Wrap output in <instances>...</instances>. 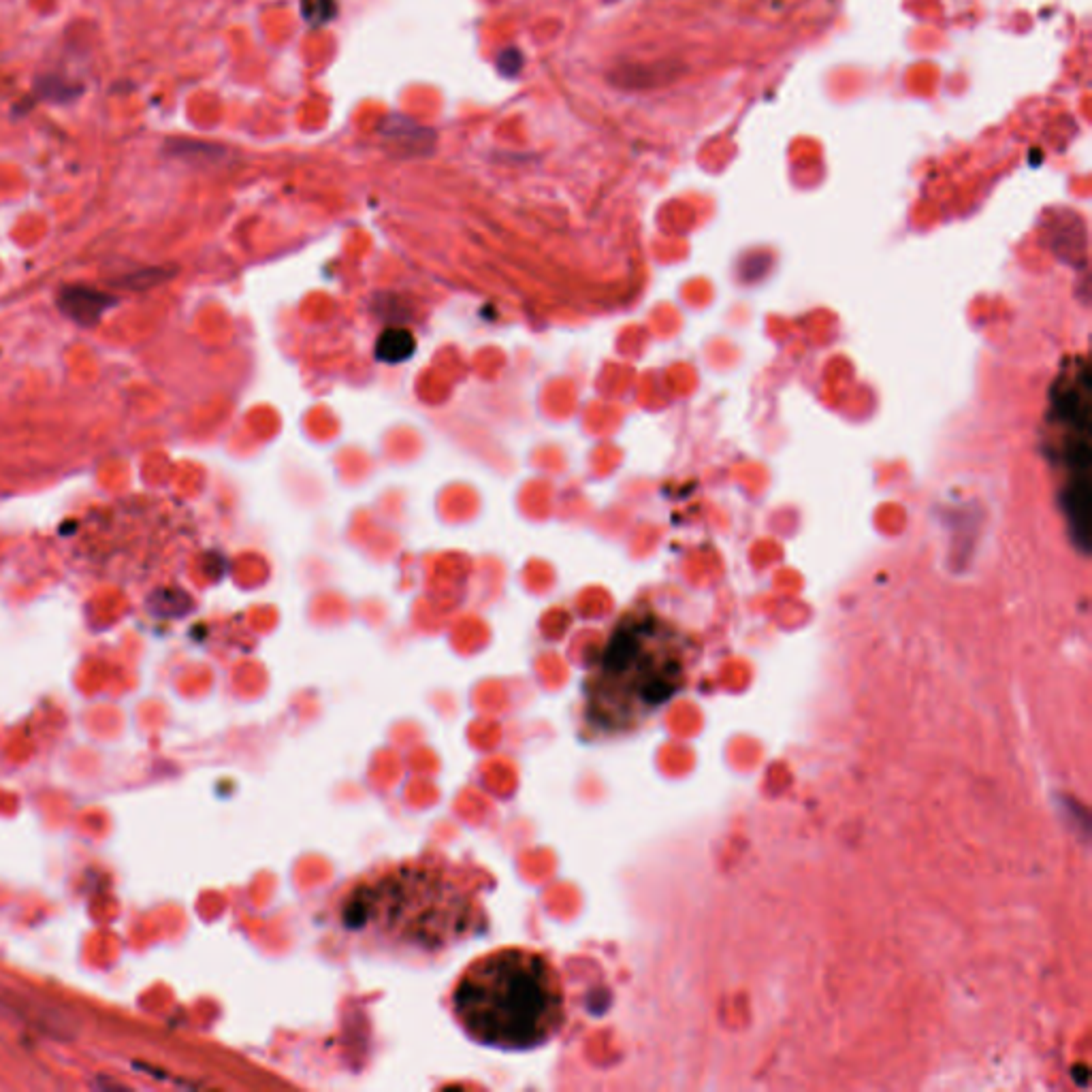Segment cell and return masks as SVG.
<instances>
[{
	"label": "cell",
	"instance_id": "cell-1",
	"mask_svg": "<svg viewBox=\"0 0 1092 1092\" xmlns=\"http://www.w3.org/2000/svg\"><path fill=\"white\" fill-rule=\"evenodd\" d=\"M455 1018L495 1050H534L564 1024L566 999L553 962L525 947L474 960L453 990Z\"/></svg>",
	"mask_w": 1092,
	"mask_h": 1092
},
{
	"label": "cell",
	"instance_id": "cell-2",
	"mask_svg": "<svg viewBox=\"0 0 1092 1092\" xmlns=\"http://www.w3.org/2000/svg\"><path fill=\"white\" fill-rule=\"evenodd\" d=\"M342 922L391 950L440 954L474 933L478 911L470 892L448 873L406 864L352 890Z\"/></svg>",
	"mask_w": 1092,
	"mask_h": 1092
},
{
	"label": "cell",
	"instance_id": "cell-3",
	"mask_svg": "<svg viewBox=\"0 0 1092 1092\" xmlns=\"http://www.w3.org/2000/svg\"><path fill=\"white\" fill-rule=\"evenodd\" d=\"M683 636L655 615L617 623L585 681V717L602 732H630L679 692Z\"/></svg>",
	"mask_w": 1092,
	"mask_h": 1092
},
{
	"label": "cell",
	"instance_id": "cell-4",
	"mask_svg": "<svg viewBox=\"0 0 1092 1092\" xmlns=\"http://www.w3.org/2000/svg\"><path fill=\"white\" fill-rule=\"evenodd\" d=\"M1090 406L1088 369L1075 357L1052 387L1048 412V453L1061 472V504L1071 536L1088 549L1090 532Z\"/></svg>",
	"mask_w": 1092,
	"mask_h": 1092
},
{
	"label": "cell",
	"instance_id": "cell-5",
	"mask_svg": "<svg viewBox=\"0 0 1092 1092\" xmlns=\"http://www.w3.org/2000/svg\"><path fill=\"white\" fill-rule=\"evenodd\" d=\"M60 310L79 325L99 323L103 314L116 305V299L90 286H67L58 297Z\"/></svg>",
	"mask_w": 1092,
	"mask_h": 1092
},
{
	"label": "cell",
	"instance_id": "cell-6",
	"mask_svg": "<svg viewBox=\"0 0 1092 1092\" xmlns=\"http://www.w3.org/2000/svg\"><path fill=\"white\" fill-rule=\"evenodd\" d=\"M384 139L401 150H431L433 133L408 118H391L384 124Z\"/></svg>",
	"mask_w": 1092,
	"mask_h": 1092
},
{
	"label": "cell",
	"instance_id": "cell-7",
	"mask_svg": "<svg viewBox=\"0 0 1092 1092\" xmlns=\"http://www.w3.org/2000/svg\"><path fill=\"white\" fill-rule=\"evenodd\" d=\"M169 152L171 156H180V158H186V160H216L222 156V148L218 146H212V143H201V141H186V139H173L169 143Z\"/></svg>",
	"mask_w": 1092,
	"mask_h": 1092
},
{
	"label": "cell",
	"instance_id": "cell-8",
	"mask_svg": "<svg viewBox=\"0 0 1092 1092\" xmlns=\"http://www.w3.org/2000/svg\"><path fill=\"white\" fill-rule=\"evenodd\" d=\"M500 69H502V73H506V75H515V73L521 69V56L517 54V50H508V52L502 54Z\"/></svg>",
	"mask_w": 1092,
	"mask_h": 1092
}]
</instances>
